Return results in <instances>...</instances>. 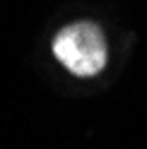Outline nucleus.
Instances as JSON below:
<instances>
[{"label":"nucleus","instance_id":"obj_1","mask_svg":"<svg viewBox=\"0 0 147 149\" xmlns=\"http://www.w3.org/2000/svg\"><path fill=\"white\" fill-rule=\"evenodd\" d=\"M53 55L68 72L77 77H94L104 70L108 51L102 29L92 22L68 24L53 39Z\"/></svg>","mask_w":147,"mask_h":149}]
</instances>
